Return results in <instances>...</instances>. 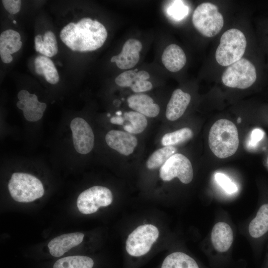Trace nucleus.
<instances>
[{"instance_id": "7ed1b4c3", "label": "nucleus", "mask_w": 268, "mask_h": 268, "mask_svg": "<svg viewBox=\"0 0 268 268\" xmlns=\"http://www.w3.org/2000/svg\"><path fill=\"white\" fill-rule=\"evenodd\" d=\"M8 188L12 199L20 202H31L42 197L44 193L40 180L25 173H14L8 182Z\"/></svg>"}, {"instance_id": "39448f33", "label": "nucleus", "mask_w": 268, "mask_h": 268, "mask_svg": "<svg viewBox=\"0 0 268 268\" xmlns=\"http://www.w3.org/2000/svg\"><path fill=\"white\" fill-rule=\"evenodd\" d=\"M256 78L255 66L247 59L241 58L227 67L222 75L221 80L227 87L246 89L251 86Z\"/></svg>"}, {"instance_id": "6ab92c4d", "label": "nucleus", "mask_w": 268, "mask_h": 268, "mask_svg": "<svg viewBox=\"0 0 268 268\" xmlns=\"http://www.w3.org/2000/svg\"><path fill=\"white\" fill-rule=\"evenodd\" d=\"M161 268H199L196 262L182 252H174L164 260Z\"/></svg>"}, {"instance_id": "0eeeda50", "label": "nucleus", "mask_w": 268, "mask_h": 268, "mask_svg": "<svg viewBox=\"0 0 268 268\" xmlns=\"http://www.w3.org/2000/svg\"><path fill=\"white\" fill-rule=\"evenodd\" d=\"M113 194L108 188L100 186L92 187L82 192L78 197L76 204L79 211L84 214L95 212L100 207L110 205Z\"/></svg>"}, {"instance_id": "2eb2a0df", "label": "nucleus", "mask_w": 268, "mask_h": 268, "mask_svg": "<svg viewBox=\"0 0 268 268\" xmlns=\"http://www.w3.org/2000/svg\"><path fill=\"white\" fill-rule=\"evenodd\" d=\"M127 102L130 108L146 117H155L160 112L159 106L146 94L132 95L128 98Z\"/></svg>"}, {"instance_id": "dca6fc26", "label": "nucleus", "mask_w": 268, "mask_h": 268, "mask_svg": "<svg viewBox=\"0 0 268 268\" xmlns=\"http://www.w3.org/2000/svg\"><path fill=\"white\" fill-rule=\"evenodd\" d=\"M161 60L168 70L175 72L184 67L187 60L184 51L180 46L176 44H171L164 50Z\"/></svg>"}, {"instance_id": "a878e982", "label": "nucleus", "mask_w": 268, "mask_h": 268, "mask_svg": "<svg viewBox=\"0 0 268 268\" xmlns=\"http://www.w3.org/2000/svg\"><path fill=\"white\" fill-rule=\"evenodd\" d=\"M174 4L169 8V13L175 18L180 19L184 16L187 11L185 5L182 4L181 1H174Z\"/></svg>"}, {"instance_id": "f3484780", "label": "nucleus", "mask_w": 268, "mask_h": 268, "mask_svg": "<svg viewBox=\"0 0 268 268\" xmlns=\"http://www.w3.org/2000/svg\"><path fill=\"white\" fill-rule=\"evenodd\" d=\"M248 231L250 236L256 239H262L268 233V201L260 205L249 223Z\"/></svg>"}, {"instance_id": "1a4fd4ad", "label": "nucleus", "mask_w": 268, "mask_h": 268, "mask_svg": "<svg viewBox=\"0 0 268 268\" xmlns=\"http://www.w3.org/2000/svg\"><path fill=\"white\" fill-rule=\"evenodd\" d=\"M70 127L76 151L82 154L90 152L94 143V135L90 125L83 119L76 117L71 121Z\"/></svg>"}, {"instance_id": "a211bd4d", "label": "nucleus", "mask_w": 268, "mask_h": 268, "mask_svg": "<svg viewBox=\"0 0 268 268\" xmlns=\"http://www.w3.org/2000/svg\"><path fill=\"white\" fill-rule=\"evenodd\" d=\"M24 105L22 109L24 118L29 122L39 121L43 116L47 105L40 102L35 94L29 93L23 100H20Z\"/></svg>"}, {"instance_id": "412c9836", "label": "nucleus", "mask_w": 268, "mask_h": 268, "mask_svg": "<svg viewBox=\"0 0 268 268\" xmlns=\"http://www.w3.org/2000/svg\"><path fill=\"white\" fill-rule=\"evenodd\" d=\"M93 265V260L88 257L73 256L59 259L53 268H92Z\"/></svg>"}, {"instance_id": "cd10ccee", "label": "nucleus", "mask_w": 268, "mask_h": 268, "mask_svg": "<svg viewBox=\"0 0 268 268\" xmlns=\"http://www.w3.org/2000/svg\"><path fill=\"white\" fill-rule=\"evenodd\" d=\"M264 135V133L261 129H255L253 130L251 134L249 145L252 147L256 146L258 143L263 138Z\"/></svg>"}, {"instance_id": "9b49d317", "label": "nucleus", "mask_w": 268, "mask_h": 268, "mask_svg": "<svg viewBox=\"0 0 268 268\" xmlns=\"http://www.w3.org/2000/svg\"><path fill=\"white\" fill-rule=\"evenodd\" d=\"M141 49L142 44L139 40L130 39L124 44L121 52L111 58V62H115L121 69H130L139 61Z\"/></svg>"}, {"instance_id": "4468645a", "label": "nucleus", "mask_w": 268, "mask_h": 268, "mask_svg": "<svg viewBox=\"0 0 268 268\" xmlns=\"http://www.w3.org/2000/svg\"><path fill=\"white\" fill-rule=\"evenodd\" d=\"M211 240L214 249L219 252H225L231 247L233 241V233L227 223H216L211 231Z\"/></svg>"}, {"instance_id": "423d86ee", "label": "nucleus", "mask_w": 268, "mask_h": 268, "mask_svg": "<svg viewBox=\"0 0 268 268\" xmlns=\"http://www.w3.org/2000/svg\"><path fill=\"white\" fill-rule=\"evenodd\" d=\"M158 236V229L154 225H140L128 236L126 243V251L134 257L144 255L150 251Z\"/></svg>"}, {"instance_id": "20e7f679", "label": "nucleus", "mask_w": 268, "mask_h": 268, "mask_svg": "<svg viewBox=\"0 0 268 268\" xmlns=\"http://www.w3.org/2000/svg\"><path fill=\"white\" fill-rule=\"evenodd\" d=\"M192 22L201 34L207 37H212L220 31L224 24V19L215 5L203 2L195 9Z\"/></svg>"}, {"instance_id": "c756f323", "label": "nucleus", "mask_w": 268, "mask_h": 268, "mask_svg": "<svg viewBox=\"0 0 268 268\" xmlns=\"http://www.w3.org/2000/svg\"><path fill=\"white\" fill-rule=\"evenodd\" d=\"M116 114L118 116H121L122 115V112L121 111H118L116 112Z\"/></svg>"}, {"instance_id": "b1692460", "label": "nucleus", "mask_w": 268, "mask_h": 268, "mask_svg": "<svg viewBox=\"0 0 268 268\" xmlns=\"http://www.w3.org/2000/svg\"><path fill=\"white\" fill-rule=\"evenodd\" d=\"M193 136V133L191 129L184 128L165 134L161 139V144L164 146H173L188 140Z\"/></svg>"}, {"instance_id": "473e14b6", "label": "nucleus", "mask_w": 268, "mask_h": 268, "mask_svg": "<svg viewBox=\"0 0 268 268\" xmlns=\"http://www.w3.org/2000/svg\"><path fill=\"white\" fill-rule=\"evenodd\" d=\"M107 117H110V116H111V115H110V113H108V114H107Z\"/></svg>"}, {"instance_id": "ddd939ff", "label": "nucleus", "mask_w": 268, "mask_h": 268, "mask_svg": "<svg viewBox=\"0 0 268 268\" xmlns=\"http://www.w3.org/2000/svg\"><path fill=\"white\" fill-rule=\"evenodd\" d=\"M191 99V95L180 89L175 90L166 107L165 115L171 121L180 118L185 112Z\"/></svg>"}, {"instance_id": "5701e85b", "label": "nucleus", "mask_w": 268, "mask_h": 268, "mask_svg": "<svg viewBox=\"0 0 268 268\" xmlns=\"http://www.w3.org/2000/svg\"><path fill=\"white\" fill-rule=\"evenodd\" d=\"M149 77V74L145 70L136 72L133 70H129L120 74L115 78V82L121 87H131L137 81L147 80Z\"/></svg>"}, {"instance_id": "aec40b11", "label": "nucleus", "mask_w": 268, "mask_h": 268, "mask_svg": "<svg viewBox=\"0 0 268 268\" xmlns=\"http://www.w3.org/2000/svg\"><path fill=\"white\" fill-rule=\"evenodd\" d=\"M125 121L129 123L124 124V130L130 134H140L147 126V120L145 116L136 111L125 112L123 115Z\"/></svg>"}, {"instance_id": "4be33fe9", "label": "nucleus", "mask_w": 268, "mask_h": 268, "mask_svg": "<svg viewBox=\"0 0 268 268\" xmlns=\"http://www.w3.org/2000/svg\"><path fill=\"white\" fill-rule=\"evenodd\" d=\"M176 148L173 146H164L155 151L146 163L147 168L150 170L161 167L172 155L175 154Z\"/></svg>"}, {"instance_id": "c85d7f7f", "label": "nucleus", "mask_w": 268, "mask_h": 268, "mask_svg": "<svg viewBox=\"0 0 268 268\" xmlns=\"http://www.w3.org/2000/svg\"><path fill=\"white\" fill-rule=\"evenodd\" d=\"M110 122L115 125H124L125 120L123 117L117 116L111 118L110 119Z\"/></svg>"}, {"instance_id": "f03ea898", "label": "nucleus", "mask_w": 268, "mask_h": 268, "mask_svg": "<svg viewBox=\"0 0 268 268\" xmlns=\"http://www.w3.org/2000/svg\"><path fill=\"white\" fill-rule=\"evenodd\" d=\"M246 45V39L242 31L235 28L227 30L222 35L216 50L217 62L222 66H229L242 58Z\"/></svg>"}, {"instance_id": "7c9ffc66", "label": "nucleus", "mask_w": 268, "mask_h": 268, "mask_svg": "<svg viewBox=\"0 0 268 268\" xmlns=\"http://www.w3.org/2000/svg\"><path fill=\"white\" fill-rule=\"evenodd\" d=\"M241 120V118H240V117H239V118H238V119L237 120V121H238V122L239 123L240 122Z\"/></svg>"}, {"instance_id": "6e6552de", "label": "nucleus", "mask_w": 268, "mask_h": 268, "mask_svg": "<svg viewBox=\"0 0 268 268\" xmlns=\"http://www.w3.org/2000/svg\"><path fill=\"white\" fill-rule=\"evenodd\" d=\"M159 176L164 181L177 177L182 183L189 184L193 178L191 162L182 154L175 153L160 167Z\"/></svg>"}, {"instance_id": "f8f14e48", "label": "nucleus", "mask_w": 268, "mask_h": 268, "mask_svg": "<svg viewBox=\"0 0 268 268\" xmlns=\"http://www.w3.org/2000/svg\"><path fill=\"white\" fill-rule=\"evenodd\" d=\"M84 234L79 232L65 234L51 240L48 244L51 255L60 257L70 249L80 244L83 239Z\"/></svg>"}, {"instance_id": "f257e3e1", "label": "nucleus", "mask_w": 268, "mask_h": 268, "mask_svg": "<svg viewBox=\"0 0 268 268\" xmlns=\"http://www.w3.org/2000/svg\"><path fill=\"white\" fill-rule=\"evenodd\" d=\"M239 142L237 127L231 121L219 119L211 126L208 134V145L217 157L226 158L234 154Z\"/></svg>"}, {"instance_id": "bb28decb", "label": "nucleus", "mask_w": 268, "mask_h": 268, "mask_svg": "<svg viewBox=\"0 0 268 268\" xmlns=\"http://www.w3.org/2000/svg\"><path fill=\"white\" fill-rule=\"evenodd\" d=\"M130 88L135 93H141L150 90L152 88V84L149 81L139 80Z\"/></svg>"}, {"instance_id": "2f4dec72", "label": "nucleus", "mask_w": 268, "mask_h": 268, "mask_svg": "<svg viewBox=\"0 0 268 268\" xmlns=\"http://www.w3.org/2000/svg\"><path fill=\"white\" fill-rule=\"evenodd\" d=\"M13 23L14 24H16V20H13Z\"/></svg>"}, {"instance_id": "393cba45", "label": "nucleus", "mask_w": 268, "mask_h": 268, "mask_svg": "<svg viewBox=\"0 0 268 268\" xmlns=\"http://www.w3.org/2000/svg\"><path fill=\"white\" fill-rule=\"evenodd\" d=\"M214 177L217 184L227 194H232L237 191L238 188L236 185L226 175L221 173H216Z\"/></svg>"}, {"instance_id": "9d476101", "label": "nucleus", "mask_w": 268, "mask_h": 268, "mask_svg": "<svg viewBox=\"0 0 268 268\" xmlns=\"http://www.w3.org/2000/svg\"><path fill=\"white\" fill-rule=\"evenodd\" d=\"M107 145L119 153L128 156L137 145V139L132 134L118 130H111L105 136Z\"/></svg>"}]
</instances>
